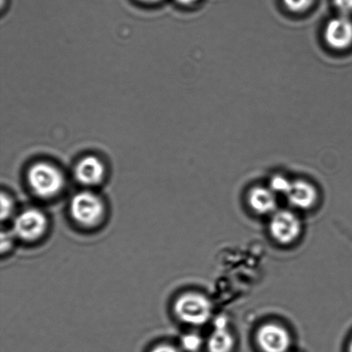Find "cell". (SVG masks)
Wrapping results in <instances>:
<instances>
[{"instance_id":"1","label":"cell","mask_w":352,"mask_h":352,"mask_svg":"<svg viewBox=\"0 0 352 352\" xmlns=\"http://www.w3.org/2000/svg\"><path fill=\"white\" fill-rule=\"evenodd\" d=\"M28 182L34 193L41 198H53L64 188L65 178L61 171L53 164L37 163L30 167Z\"/></svg>"},{"instance_id":"2","label":"cell","mask_w":352,"mask_h":352,"mask_svg":"<svg viewBox=\"0 0 352 352\" xmlns=\"http://www.w3.org/2000/svg\"><path fill=\"white\" fill-rule=\"evenodd\" d=\"M212 311L209 300L198 293L183 295L175 305V312L178 318L192 326H202L208 322Z\"/></svg>"},{"instance_id":"3","label":"cell","mask_w":352,"mask_h":352,"mask_svg":"<svg viewBox=\"0 0 352 352\" xmlns=\"http://www.w3.org/2000/svg\"><path fill=\"white\" fill-rule=\"evenodd\" d=\"M72 219L82 226L92 227L102 220L104 205L98 195L91 192H81L72 198L70 205Z\"/></svg>"},{"instance_id":"4","label":"cell","mask_w":352,"mask_h":352,"mask_svg":"<svg viewBox=\"0 0 352 352\" xmlns=\"http://www.w3.org/2000/svg\"><path fill=\"white\" fill-rule=\"evenodd\" d=\"M47 219L45 214L37 209L24 210L14 222V236L23 241L39 239L46 232Z\"/></svg>"},{"instance_id":"5","label":"cell","mask_w":352,"mask_h":352,"mask_svg":"<svg viewBox=\"0 0 352 352\" xmlns=\"http://www.w3.org/2000/svg\"><path fill=\"white\" fill-rule=\"evenodd\" d=\"M301 231V222L298 217L291 210H277L272 214L270 232L278 243L285 245L294 243Z\"/></svg>"},{"instance_id":"6","label":"cell","mask_w":352,"mask_h":352,"mask_svg":"<svg viewBox=\"0 0 352 352\" xmlns=\"http://www.w3.org/2000/svg\"><path fill=\"white\" fill-rule=\"evenodd\" d=\"M256 341L262 352H288L292 344L288 331L274 323L262 326L258 331Z\"/></svg>"},{"instance_id":"7","label":"cell","mask_w":352,"mask_h":352,"mask_svg":"<svg viewBox=\"0 0 352 352\" xmlns=\"http://www.w3.org/2000/svg\"><path fill=\"white\" fill-rule=\"evenodd\" d=\"M324 37L329 47L343 50L352 44V21L349 16L340 15L327 23Z\"/></svg>"},{"instance_id":"8","label":"cell","mask_w":352,"mask_h":352,"mask_svg":"<svg viewBox=\"0 0 352 352\" xmlns=\"http://www.w3.org/2000/svg\"><path fill=\"white\" fill-rule=\"evenodd\" d=\"M104 175V165L96 157L89 156L82 158L76 166V177L82 185H98L102 182Z\"/></svg>"},{"instance_id":"9","label":"cell","mask_w":352,"mask_h":352,"mask_svg":"<svg viewBox=\"0 0 352 352\" xmlns=\"http://www.w3.org/2000/svg\"><path fill=\"white\" fill-rule=\"evenodd\" d=\"M288 201L295 208L308 210L316 205L318 193L315 186L305 181L292 182L287 195Z\"/></svg>"},{"instance_id":"10","label":"cell","mask_w":352,"mask_h":352,"mask_svg":"<svg viewBox=\"0 0 352 352\" xmlns=\"http://www.w3.org/2000/svg\"><path fill=\"white\" fill-rule=\"evenodd\" d=\"M276 193L270 188L258 186L251 190L248 203L252 210L258 215H270L277 212L278 201Z\"/></svg>"},{"instance_id":"11","label":"cell","mask_w":352,"mask_h":352,"mask_svg":"<svg viewBox=\"0 0 352 352\" xmlns=\"http://www.w3.org/2000/svg\"><path fill=\"white\" fill-rule=\"evenodd\" d=\"M234 339L227 327H215L207 341L209 352H232Z\"/></svg>"},{"instance_id":"12","label":"cell","mask_w":352,"mask_h":352,"mask_svg":"<svg viewBox=\"0 0 352 352\" xmlns=\"http://www.w3.org/2000/svg\"><path fill=\"white\" fill-rule=\"evenodd\" d=\"M292 185V182L280 175H274L270 182V188L276 195H287Z\"/></svg>"},{"instance_id":"13","label":"cell","mask_w":352,"mask_h":352,"mask_svg":"<svg viewBox=\"0 0 352 352\" xmlns=\"http://www.w3.org/2000/svg\"><path fill=\"white\" fill-rule=\"evenodd\" d=\"M182 346L188 352H197L203 344L201 337L196 333H188L182 338Z\"/></svg>"},{"instance_id":"14","label":"cell","mask_w":352,"mask_h":352,"mask_svg":"<svg viewBox=\"0 0 352 352\" xmlns=\"http://www.w3.org/2000/svg\"><path fill=\"white\" fill-rule=\"evenodd\" d=\"M316 0H283L286 8L292 12H303L313 6Z\"/></svg>"},{"instance_id":"15","label":"cell","mask_w":352,"mask_h":352,"mask_svg":"<svg viewBox=\"0 0 352 352\" xmlns=\"http://www.w3.org/2000/svg\"><path fill=\"white\" fill-rule=\"evenodd\" d=\"M12 199L10 198L6 193L1 195V219L5 221L8 219L12 215L13 212Z\"/></svg>"},{"instance_id":"16","label":"cell","mask_w":352,"mask_h":352,"mask_svg":"<svg viewBox=\"0 0 352 352\" xmlns=\"http://www.w3.org/2000/svg\"><path fill=\"white\" fill-rule=\"evenodd\" d=\"M333 3L340 15L349 16L352 13V0H333Z\"/></svg>"},{"instance_id":"17","label":"cell","mask_w":352,"mask_h":352,"mask_svg":"<svg viewBox=\"0 0 352 352\" xmlns=\"http://www.w3.org/2000/svg\"><path fill=\"white\" fill-rule=\"evenodd\" d=\"M12 234H10L8 232H3L1 233V251L2 253L7 250H9L10 247L12 245Z\"/></svg>"},{"instance_id":"18","label":"cell","mask_w":352,"mask_h":352,"mask_svg":"<svg viewBox=\"0 0 352 352\" xmlns=\"http://www.w3.org/2000/svg\"><path fill=\"white\" fill-rule=\"evenodd\" d=\"M151 352H179L175 346H170V344H160L153 348Z\"/></svg>"},{"instance_id":"19","label":"cell","mask_w":352,"mask_h":352,"mask_svg":"<svg viewBox=\"0 0 352 352\" xmlns=\"http://www.w3.org/2000/svg\"><path fill=\"white\" fill-rule=\"evenodd\" d=\"M179 3H181L182 6H191L196 2H198L199 0H176Z\"/></svg>"},{"instance_id":"20","label":"cell","mask_w":352,"mask_h":352,"mask_svg":"<svg viewBox=\"0 0 352 352\" xmlns=\"http://www.w3.org/2000/svg\"><path fill=\"white\" fill-rule=\"evenodd\" d=\"M140 1L146 3H157L158 2H160L161 0H140Z\"/></svg>"},{"instance_id":"21","label":"cell","mask_w":352,"mask_h":352,"mask_svg":"<svg viewBox=\"0 0 352 352\" xmlns=\"http://www.w3.org/2000/svg\"><path fill=\"white\" fill-rule=\"evenodd\" d=\"M349 352H352V340H351V342L350 346H349Z\"/></svg>"}]
</instances>
